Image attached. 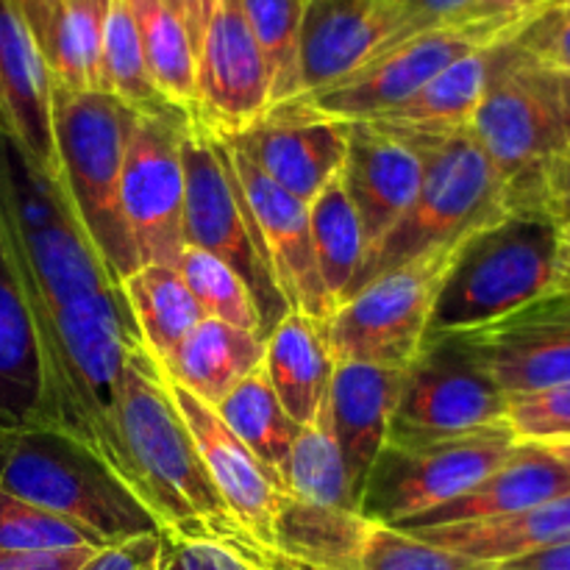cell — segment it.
I'll list each match as a JSON object with an SVG mask.
<instances>
[{
    "mask_svg": "<svg viewBox=\"0 0 570 570\" xmlns=\"http://www.w3.org/2000/svg\"><path fill=\"white\" fill-rule=\"evenodd\" d=\"M306 209H309L317 271H321L334 315L351 298V289H354L367 254L365 232H362L354 200L345 189L343 173L332 184H326Z\"/></svg>",
    "mask_w": 570,
    "mask_h": 570,
    "instance_id": "30",
    "label": "cell"
},
{
    "mask_svg": "<svg viewBox=\"0 0 570 570\" xmlns=\"http://www.w3.org/2000/svg\"><path fill=\"white\" fill-rule=\"evenodd\" d=\"M560 259H562V273H566V276H570V228H566V232H562Z\"/></svg>",
    "mask_w": 570,
    "mask_h": 570,
    "instance_id": "51",
    "label": "cell"
},
{
    "mask_svg": "<svg viewBox=\"0 0 570 570\" xmlns=\"http://www.w3.org/2000/svg\"><path fill=\"white\" fill-rule=\"evenodd\" d=\"M134 111L109 92H70L50 87V120L61 187L111 282L139 262L122 220V165Z\"/></svg>",
    "mask_w": 570,
    "mask_h": 570,
    "instance_id": "3",
    "label": "cell"
},
{
    "mask_svg": "<svg viewBox=\"0 0 570 570\" xmlns=\"http://www.w3.org/2000/svg\"><path fill=\"white\" fill-rule=\"evenodd\" d=\"M404 532L445 551L468 557V560L501 566V562L518 560V557L534 554V551L570 543V493L532 507V510L515 512V515L493 518V521L404 529Z\"/></svg>",
    "mask_w": 570,
    "mask_h": 570,
    "instance_id": "25",
    "label": "cell"
},
{
    "mask_svg": "<svg viewBox=\"0 0 570 570\" xmlns=\"http://www.w3.org/2000/svg\"><path fill=\"white\" fill-rule=\"evenodd\" d=\"M161 557H165V538L148 534L100 551L81 570H161Z\"/></svg>",
    "mask_w": 570,
    "mask_h": 570,
    "instance_id": "43",
    "label": "cell"
},
{
    "mask_svg": "<svg viewBox=\"0 0 570 570\" xmlns=\"http://www.w3.org/2000/svg\"><path fill=\"white\" fill-rule=\"evenodd\" d=\"M507 423L521 443H566L570 440V382L510 399Z\"/></svg>",
    "mask_w": 570,
    "mask_h": 570,
    "instance_id": "39",
    "label": "cell"
},
{
    "mask_svg": "<svg viewBox=\"0 0 570 570\" xmlns=\"http://www.w3.org/2000/svg\"><path fill=\"white\" fill-rule=\"evenodd\" d=\"M562 3H570V0H546L543 6H540V9H549V6H562ZM538 9V11H540Z\"/></svg>",
    "mask_w": 570,
    "mask_h": 570,
    "instance_id": "53",
    "label": "cell"
},
{
    "mask_svg": "<svg viewBox=\"0 0 570 570\" xmlns=\"http://www.w3.org/2000/svg\"><path fill=\"white\" fill-rule=\"evenodd\" d=\"M120 295L139 345L156 362H165L204 321V312L173 265H139L120 282Z\"/></svg>",
    "mask_w": 570,
    "mask_h": 570,
    "instance_id": "28",
    "label": "cell"
},
{
    "mask_svg": "<svg viewBox=\"0 0 570 570\" xmlns=\"http://www.w3.org/2000/svg\"><path fill=\"white\" fill-rule=\"evenodd\" d=\"M406 139L423 150V184L393 232L367 250L351 295L382 273L440 245L462 243L510 215L504 181L468 128L445 137Z\"/></svg>",
    "mask_w": 570,
    "mask_h": 570,
    "instance_id": "5",
    "label": "cell"
},
{
    "mask_svg": "<svg viewBox=\"0 0 570 570\" xmlns=\"http://www.w3.org/2000/svg\"><path fill=\"white\" fill-rule=\"evenodd\" d=\"M495 570H570V543L501 562V566H495Z\"/></svg>",
    "mask_w": 570,
    "mask_h": 570,
    "instance_id": "47",
    "label": "cell"
},
{
    "mask_svg": "<svg viewBox=\"0 0 570 570\" xmlns=\"http://www.w3.org/2000/svg\"><path fill=\"white\" fill-rule=\"evenodd\" d=\"M262 367L295 426L317 421L326 406L334 373V356L323 323L301 312H287L265 337Z\"/></svg>",
    "mask_w": 570,
    "mask_h": 570,
    "instance_id": "24",
    "label": "cell"
},
{
    "mask_svg": "<svg viewBox=\"0 0 570 570\" xmlns=\"http://www.w3.org/2000/svg\"><path fill=\"white\" fill-rule=\"evenodd\" d=\"M549 449L554 451L557 456H560V460H562V465H566L568 471H570V440H566V443H551Z\"/></svg>",
    "mask_w": 570,
    "mask_h": 570,
    "instance_id": "52",
    "label": "cell"
},
{
    "mask_svg": "<svg viewBox=\"0 0 570 570\" xmlns=\"http://www.w3.org/2000/svg\"><path fill=\"white\" fill-rule=\"evenodd\" d=\"M484 17H488L484 0H395V26L382 53L417 33L462 26V22L484 20Z\"/></svg>",
    "mask_w": 570,
    "mask_h": 570,
    "instance_id": "40",
    "label": "cell"
},
{
    "mask_svg": "<svg viewBox=\"0 0 570 570\" xmlns=\"http://www.w3.org/2000/svg\"><path fill=\"white\" fill-rule=\"evenodd\" d=\"M165 3L170 6V9L178 14V20L187 26L189 37H193V45H195V53H198L200 39H204L206 26H209L212 14H215L220 0H165Z\"/></svg>",
    "mask_w": 570,
    "mask_h": 570,
    "instance_id": "46",
    "label": "cell"
},
{
    "mask_svg": "<svg viewBox=\"0 0 570 570\" xmlns=\"http://www.w3.org/2000/svg\"><path fill=\"white\" fill-rule=\"evenodd\" d=\"M515 42L546 70L557 76L570 72V3L549 6L529 17L515 33Z\"/></svg>",
    "mask_w": 570,
    "mask_h": 570,
    "instance_id": "41",
    "label": "cell"
},
{
    "mask_svg": "<svg viewBox=\"0 0 570 570\" xmlns=\"http://www.w3.org/2000/svg\"><path fill=\"white\" fill-rule=\"evenodd\" d=\"M228 150H232L239 187L259 228L267 267H271L284 306L287 312H301L312 321L326 323L332 317V304H328L321 271H317L309 209L287 189L273 184L237 148L228 145Z\"/></svg>",
    "mask_w": 570,
    "mask_h": 570,
    "instance_id": "18",
    "label": "cell"
},
{
    "mask_svg": "<svg viewBox=\"0 0 570 570\" xmlns=\"http://www.w3.org/2000/svg\"><path fill=\"white\" fill-rule=\"evenodd\" d=\"M557 92H560V115L570 145V72L568 76H557Z\"/></svg>",
    "mask_w": 570,
    "mask_h": 570,
    "instance_id": "50",
    "label": "cell"
},
{
    "mask_svg": "<svg viewBox=\"0 0 570 570\" xmlns=\"http://www.w3.org/2000/svg\"><path fill=\"white\" fill-rule=\"evenodd\" d=\"M0 421L39 423V360L31 321L0 250Z\"/></svg>",
    "mask_w": 570,
    "mask_h": 570,
    "instance_id": "32",
    "label": "cell"
},
{
    "mask_svg": "<svg viewBox=\"0 0 570 570\" xmlns=\"http://www.w3.org/2000/svg\"><path fill=\"white\" fill-rule=\"evenodd\" d=\"M184 111L137 115L122 165V220L139 265H173L184 250Z\"/></svg>",
    "mask_w": 570,
    "mask_h": 570,
    "instance_id": "12",
    "label": "cell"
},
{
    "mask_svg": "<svg viewBox=\"0 0 570 570\" xmlns=\"http://www.w3.org/2000/svg\"><path fill=\"white\" fill-rule=\"evenodd\" d=\"M11 3H14V9L20 11L22 22L28 26V31H31L33 42H37L39 48L45 31H48V22L53 20L56 9H59L65 0H11Z\"/></svg>",
    "mask_w": 570,
    "mask_h": 570,
    "instance_id": "48",
    "label": "cell"
},
{
    "mask_svg": "<svg viewBox=\"0 0 570 570\" xmlns=\"http://www.w3.org/2000/svg\"><path fill=\"white\" fill-rule=\"evenodd\" d=\"M161 570H259L237 551L217 543H170L165 540Z\"/></svg>",
    "mask_w": 570,
    "mask_h": 570,
    "instance_id": "42",
    "label": "cell"
},
{
    "mask_svg": "<svg viewBox=\"0 0 570 570\" xmlns=\"http://www.w3.org/2000/svg\"><path fill=\"white\" fill-rule=\"evenodd\" d=\"M395 26V0H306L301 98L337 87L376 59Z\"/></svg>",
    "mask_w": 570,
    "mask_h": 570,
    "instance_id": "20",
    "label": "cell"
},
{
    "mask_svg": "<svg viewBox=\"0 0 570 570\" xmlns=\"http://www.w3.org/2000/svg\"><path fill=\"white\" fill-rule=\"evenodd\" d=\"M282 490L298 504L323 507V510L360 512L343 451L328 423L326 406L317 421L298 426L282 473Z\"/></svg>",
    "mask_w": 570,
    "mask_h": 570,
    "instance_id": "33",
    "label": "cell"
},
{
    "mask_svg": "<svg viewBox=\"0 0 570 570\" xmlns=\"http://www.w3.org/2000/svg\"><path fill=\"white\" fill-rule=\"evenodd\" d=\"M562 232L540 212H510L462 245L426 340L501 321L562 282Z\"/></svg>",
    "mask_w": 570,
    "mask_h": 570,
    "instance_id": "4",
    "label": "cell"
},
{
    "mask_svg": "<svg viewBox=\"0 0 570 570\" xmlns=\"http://www.w3.org/2000/svg\"><path fill=\"white\" fill-rule=\"evenodd\" d=\"M167 384H170L173 401H176L178 412H181L184 423L193 434V443L212 484L220 493L228 515L237 521V527L248 538V562L256 566V560L276 546L278 515H282L287 495H284L282 484L265 471V465L234 438V432L223 423L215 406L200 401L198 395L187 393V390L176 387L170 379H167Z\"/></svg>",
    "mask_w": 570,
    "mask_h": 570,
    "instance_id": "17",
    "label": "cell"
},
{
    "mask_svg": "<svg viewBox=\"0 0 570 570\" xmlns=\"http://www.w3.org/2000/svg\"><path fill=\"white\" fill-rule=\"evenodd\" d=\"M215 410L232 429L234 438L282 484L284 465H287L298 426L273 393L265 367L259 365L254 373H248L226 399L217 401Z\"/></svg>",
    "mask_w": 570,
    "mask_h": 570,
    "instance_id": "34",
    "label": "cell"
},
{
    "mask_svg": "<svg viewBox=\"0 0 570 570\" xmlns=\"http://www.w3.org/2000/svg\"><path fill=\"white\" fill-rule=\"evenodd\" d=\"M271 72L239 0H220L198 45L193 120L234 139L271 111Z\"/></svg>",
    "mask_w": 570,
    "mask_h": 570,
    "instance_id": "15",
    "label": "cell"
},
{
    "mask_svg": "<svg viewBox=\"0 0 570 570\" xmlns=\"http://www.w3.org/2000/svg\"><path fill=\"white\" fill-rule=\"evenodd\" d=\"M521 443L507 421L429 440H387L367 476L360 512L384 527L451 504L476 488Z\"/></svg>",
    "mask_w": 570,
    "mask_h": 570,
    "instance_id": "10",
    "label": "cell"
},
{
    "mask_svg": "<svg viewBox=\"0 0 570 570\" xmlns=\"http://www.w3.org/2000/svg\"><path fill=\"white\" fill-rule=\"evenodd\" d=\"M104 92L120 100L134 115H161L173 106L156 92L139 48L137 26L126 0H111L104 39ZM178 111V109H176Z\"/></svg>",
    "mask_w": 570,
    "mask_h": 570,
    "instance_id": "36",
    "label": "cell"
},
{
    "mask_svg": "<svg viewBox=\"0 0 570 570\" xmlns=\"http://www.w3.org/2000/svg\"><path fill=\"white\" fill-rule=\"evenodd\" d=\"M111 0H65L48 22L39 53L50 87L104 92V39Z\"/></svg>",
    "mask_w": 570,
    "mask_h": 570,
    "instance_id": "29",
    "label": "cell"
},
{
    "mask_svg": "<svg viewBox=\"0 0 570 570\" xmlns=\"http://www.w3.org/2000/svg\"><path fill=\"white\" fill-rule=\"evenodd\" d=\"M111 549L98 534L67 518L33 507L0 490V551L9 554H45V551Z\"/></svg>",
    "mask_w": 570,
    "mask_h": 570,
    "instance_id": "38",
    "label": "cell"
},
{
    "mask_svg": "<svg viewBox=\"0 0 570 570\" xmlns=\"http://www.w3.org/2000/svg\"><path fill=\"white\" fill-rule=\"evenodd\" d=\"M0 490L89 529L106 546L161 534L115 473L53 429H3Z\"/></svg>",
    "mask_w": 570,
    "mask_h": 570,
    "instance_id": "6",
    "label": "cell"
},
{
    "mask_svg": "<svg viewBox=\"0 0 570 570\" xmlns=\"http://www.w3.org/2000/svg\"><path fill=\"white\" fill-rule=\"evenodd\" d=\"M507 399L570 382V276L501 321L454 334Z\"/></svg>",
    "mask_w": 570,
    "mask_h": 570,
    "instance_id": "14",
    "label": "cell"
},
{
    "mask_svg": "<svg viewBox=\"0 0 570 570\" xmlns=\"http://www.w3.org/2000/svg\"><path fill=\"white\" fill-rule=\"evenodd\" d=\"M0 250L37 343V426L65 434L128 490L115 406L128 351L139 340L126 301L89 245L61 181L31 165L6 137Z\"/></svg>",
    "mask_w": 570,
    "mask_h": 570,
    "instance_id": "1",
    "label": "cell"
},
{
    "mask_svg": "<svg viewBox=\"0 0 570 570\" xmlns=\"http://www.w3.org/2000/svg\"><path fill=\"white\" fill-rule=\"evenodd\" d=\"M351 126L317 111L306 98L271 106L248 131L226 139L273 184L309 206L343 173Z\"/></svg>",
    "mask_w": 570,
    "mask_h": 570,
    "instance_id": "16",
    "label": "cell"
},
{
    "mask_svg": "<svg viewBox=\"0 0 570 570\" xmlns=\"http://www.w3.org/2000/svg\"><path fill=\"white\" fill-rule=\"evenodd\" d=\"M184 284L193 293L204 317L228 323L243 332L262 334V312L248 284L234 267L198 248H184L176 262Z\"/></svg>",
    "mask_w": 570,
    "mask_h": 570,
    "instance_id": "37",
    "label": "cell"
},
{
    "mask_svg": "<svg viewBox=\"0 0 570 570\" xmlns=\"http://www.w3.org/2000/svg\"><path fill=\"white\" fill-rule=\"evenodd\" d=\"M306 0H239L271 72L273 106L301 98V22Z\"/></svg>",
    "mask_w": 570,
    "mask_h": 570,
    "instance_id": "35",
    "label": "cell"
},
{
    "mask_svg": "<svg viewBox=\"0 0 570 570\" xmlns=\"http://www.w3.org/2000/svg\"><path fill=\"white\" fill-rule=\"evenodd\" d=\"M510 399L460 340H426L404 371L387 440H429L507 421Z\"/></svg>",
    "mask_w": 570,
    "mask_h": 570,
    "instance_id": "13",
    "label": "cell"
},
{
    "mask_svg": "<svg viewBox=\"0 0 570 570\" xmlns=\"http://www.w3.org/2000/svg\"><path fill=\"white\" fill-rule=\"evenodd\" d=\"M265 362V337L204 317L178 348L159 362L176 387L215 406Z\"/></svg>",
    "mask_w": 570,
    "mask_h": 570,
    "instance_id": "26",
    "label": "cell"
},
{
    "mask_svg": "<svg viewBox=\"0 0 570 570\" xmlns=\"http://www.w3.org/2000/svg\"><path fill=\"white\" fill-rule=\"evenodd\" d=\"M184 248L217 256L239 273L262 312V337L287 315L267 267L259 228L248 209L226 139L189 117L181 142Z\"/></svg>",
    "mask_w": 570,
    "mask_h": 570,
    "instance_id": "8",
    "label": "cell"
},
{
    "mask_svg": "<svg viewBox=\"0 0 570 570\" xmlns=\"http://www.w3.org/2000/svg\"><path fill=\"white\" fill-rule=\"evenodd\" d=\"M0 137L61 181L50 120V76L11 0H0Z\"/></svg>",
    "mask_w": 570,
    "mask_h": 570,
    "instance_id": "21",
    "label": "cell"
},
{
    "mask_svg": "<svg viewBox=\"0 0 570 570\" xmlns=\"http://www.w3.org/2000/svg\"><path fill=\"white\" fill-rule=\"evenodd\" d=\"M540 212L560 232L570 228V145L549 161L540 178Z\"/></svg>",
    "mask_w": 570,
    "mask_h": 570,
    "instance_id": "44",
    "label": "cell"
},
{
    "mask_svg": "<svg viewBox=\"0 0 570 570\" xmlns=\"http://www.w3.org/2000/svg\"><path fill=\"white\" fill-rule=\"evenodd\" d=\"M546 0H484L488 17H510V20H529L538 14Z\"/></svg>",
    "mask_w": 570,
    "mask_h": 570,
    "instance_id": "49",
    "label": "cell"
},
{
    "mask_svg": "<svg viewBox=\"0 0 570 570\" xmlns=\"http://www.w3.org/2000/svg\"><path fill=\"white\" fill-rule=\"evenodd\" d=\"M468 131L504 181L510 212H540V178L549 161L568 148V137L557 72L540 67L515 37L501 45Z\"/></svg>",
    "mask_w": 570,
    "mask_h": 570,
    "instance_id": "7",
    "label": "cell"
},
{
    "mask_svg": "<svg viewBox=\"0 0 570 570\" xmlns=\"http://www.w3.org/2000/svg\"><path fill=\"white\" fill-rule=\"evenodd\" d=\"M126 484L170 543H217L248 560L250 543L212 484L159 362L134 345L115 406Z\"/></svg>",
    "mask_w": 570,
    "mask_h": 570,
    "instance_id": "2",
    "label": "cell"
},
{
    "mask_svg": "<svg viewBox=\"0 0 570 570\" xmlns=\"http://www.w3.org/2000/svg\"><path fill=\"white\" fill-rule=\"evenodd\" d=\"M570 493V471L560 456L540 443H518L512 454L495 468L490 476L465 495L440 510L417 515L395 529H432L454 527V523L493 521V518L515 515L532 507L554 501Z\"/></svg>",
    "mask_w": 570,
    "mask_h": 570,
    "instance_id": "23",
    "label": "cell"
},
{
    "mask_svg": "<svg viewBox=\"0 0 570 570\" xmlns=\"http://www.w3.org/2000/svg\"><path fill=\"white\" fill-rule=\"evenodd\" d=\"M348 126L343 181L360 215L367 250H373L417 198L426 159L412 139L379 122L362 120Z\"/></svg>",
    "mask_w": 570,
    "mask_h": 570,
    "instance_id": "19",
    "label": "cell"
},
{
    "mask_svg": "<svg viewBox=\"0 0 570 570\" xmlns=\"http://www.w3.org/2000/svg\"><path fill=\"white\" fill-rule=\"evenodd\" d=\"M529 20H510V17H484V20L417 33L384 50L337 87L309 95L306 100L323 115L345 122L379 120L415 98L432 78H438L462 56L507 42Z\"/></svg>",
    "mask_w": 570,
    "mask_h": 570,
    "instance_id": "11",
    "label": "cell"
},
{
    "mask_svg": "<svg viewBox=\"0 0 570 570\" xmlns=\"http://www.w3.org/2000/svg\"><path fill=\"white\" fill-rule=\"evenodd\" d=\"M501 45L504 42L462 56L460 61L445 67L438 78H432L415 98L373 122L404 134V137H445V134L468 128L473 111L479 109L484 92H488Z\"/></svg>",
    "mask_w": 570,
    "mask_h": 570,
    "instance_id": "27",
    "label": "cell"
},
{
    "mask_svg": "<svg viewBox=\"0 0 570 570\" xmlns=\"http://www.w3.org/2000/svg\"><path fill=\"white\" fill-rule=\"evenodd\" d=\"M106 551V549H104ZM100 551H45V554H9L0 551V570H81Z\"/></svg>",
    "mask_w": 570,
    "mask_h": 570,
    "instance_id": "45",
    "label": "cell"
},
{
    "mask_svg": "<svg viewBox=\"0 0 570 570\" xmlns=\"http://www.w3.org/2000/svg\"><path fill=\"white\" fill-rule=\"evenodd\" d=\"M468 239L426 250L356 289L323 323L334 362L406 371L426 345L440 289Z\"/></svg>",
    "mask_w": 570,
    "mask_h": 570,
    "instance_id": "9",
    "label": "cell"
},
{
    "mask_svg": "<svg viewBox=\"0 0 570 570\" xmlns=\"http://www.w3.org/2000/svg\"><path fill=\"white\" fill-rule=\"evenodd\" d=\"M401 382H404V371L399 367L334 362L326 415L340 451H343L351 488H354L360 504L367 476L390 438Z\"/></svg>",
    "mask_w": 570,
    "mask_h": 570,
    "instance_id": "22",
    "label": "cell"
},
{
    "mask_svg": "<svg viewBox=\"0 0 570 570\" xmlns=\"http://www.w3.org/2000/svg\"><path fill=\"white\" fill-rule=\"evenodd\" d=\"M137 26L139 48L148 65L156 92L173 106L193 117L195 111V53L187 26L165 0H126Z\"/></svg>",
    "mask_w": 570,
    "mask_h": 570,
    "instance_id": "31",
    "label": "cell"
}]
</instances>
